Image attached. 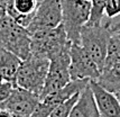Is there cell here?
<instances>
[{
	"label": "cell",
	"instance_id": "obj_1",
	"mask_svg": "<svg viewBox=\"0 0 120 117\" xmlns=\"http://www.w3.org/2000/svg\"><path fill=\"white\" fill-rule=\"evenodd\" d=\"M112 35L110 19L105 24L95 25L85 24L80 33V44L85 50L93 61L99 66L100 71L103 70L105 61L108 52L109 39Z\"/></svg>",
	"mask_w": 120,
	"mask_h": 117
},
{
	"label": "cell",
	"instance_id": "obj_2",
	"mask_svg": "<svg viewBox=\"0 0 120 117\" xmlns=\"http://www.w3.org/2000/svg\"><path fill=\"white\" fill-rule=\"evenodd\" d=\"M30 37V53L48 60L71 48L72 45L62 24L54 28L41 29L31 33Z\"/></svg>",
	"mask_w": 120,
	"mask_h": 117
},
{
	"label": "cell",
	"instance_id": "obj_3",
	"mask_svg": "<svg viewBox=\"0 0 120 117\" xmlns=\"http://www.w3.org/2000/svg\"><path fill=\"white\" fill-rule=\"evenodd\" d=\"M49 69V60L46 58L29 54L21 60L20 66L16 77V86L41 95Z\"/></svg>",
	"mask_w": 120,
	"mask_h": 117
},
{
	"label": "cell",
	"instance_id": "obj_4",
	"mask_svg": "<svg viewBox=\"0 0 120 117\" xmlns=\"http://www.w3.org/2000/svg\"><path fill=\"white\" fill-rule=\"evenodd\" d=\"M31 37L26 27L14 20L8 14L0 20V47L10 51L21 60L30 54Z\"/></svg>",
	"mask_w": 120,
	"mask_h": 117
},
{
	"label": "cell",
	"instance_id": "obj_5",
	"mask_svg": "<svg viewBox=\"0 0 120 117\" xmlns=\"http://www.w3.org/2000/svg\"><path fill=\"white\" fill-rule=\"evenodd\" d=\"M62 6V25L68 38L80 44V33L89 21L91 0H60Z\"/></svg>",
	"mask_w": 120,
	"mask_h": 117
},
{
	"label": "cell",
	"instance_id": "obj_6",
	"mask_svg": "<svg viewBox=\"0 0 120 117\" xmlns=\"http://www.w3.org/2000/svg\"><path fill=\"white\" fill-rule=\"evenodd\" d=\"M70 51L71 48L49 60V69L47 72L43 90L39 95V99H43L47 95L63 88L71 81V75L68 70L71 63Z\"/></svg>",
	"mask_w": 120,
	"mask_h": 117
},
{
	"label": "cell",
	"instance_id": "obj_7",
	"mask_svg": "<svg viewBox=\"0 0 120 117\" xmlns=\"http://www.w3.org/2000/svg\"><path fill=\"white\" fill-rule=\"evenodd\" d=\"M89 79L71 80L63 88L54 91L52 94L47 95L46 97H44L43 99H41L29 117H48L49 114L56 107H58L65 100H68V98H71L73 95L81 92L89 85Z\"/></svg>",
	"mask_w": 120,
	"mask_h": 117
},
{
	"label": "cell",
	"instance_id": "obj_8",
	"mask_svg": "<svg viewBox=\"0 0 120 117\" xmlns=\"http://www.w3.org/2000/svg\"><path fill=\"white\" fill-rule=\"evenodd\" d=\"M71 63H70V75L71 80L89 79L97 80L99 78L100 71L99 66L93 61V58L85 52L81 44L71 45Z\"/></svg>",
	"mask_w": 120,
	"mask_h": 117
},
{
	"label": "cell",
	"instance_id": "obj_9",
	"mask_svg": "<svg viewBox=\"0 0 120 117\" xmlns=\"http://www.w3.org/2000/svg\"><path fill=\"white\" fill-rule=\"evenodd\" d=\"M62 24V6L60 0H42L27 26L29 34L41 29L54 28Z\"/></svg>",
	"mask_w": 120,
	"mask_h": 117
},
{
	"label": "cell",
	"instance_id": "obj_10",
	"mask_svg": "<svg viewBox=\"0 0 120 117\" xmlns=\"http://www.w3.org/2000/svg\"><path fill=\"white\" fill-rule=\"evenodd\" d=\"M39 100L41 99L37 94L15 86L10 96L5 101L0 102V108L9 110L11 114L30 116Z\"/></svg>",
	"mask_w": 120,
	"mask_h": 117
},
{
	"label": "cell",
	"instance_id": "obj_11",
	"mask_svg": "<svg viewBox=\"0 0 120 117\" xmlns=\"http://www.w3.org/2000/svg\"><path fill=\"white\" fill-rule=\"evenodd\" d=\"M90 87L93 91L100 117H120V100L118 97L102 88L95 80H90Z\"/></svg>",
	"mask_w": 120,
	"mask_h": 117
},
{
	"label": "cell",
	"instance_id": "obj_12",
	"mask_svg": "<svg viewBox=\"0 0 120 117\" xmlns=\"http://www.w3.org/2000/svg\"><path fill=\"white\" fill-rule=\"evenodd\" d=\"M38 4V0H7V14L18 24L27 28Z\"/></svg>",
	"mask_w": 120,
	"mask_h": 117
},
{
	"label": "cell",
	"instance_id": "obj_13",
	"mask_svg": "<svg viewBox=\"0 0 120 117\" xmlns=\"http://www.w3.org/2000/svg\"><path fill=\"white\" fill-rule=\"evenodd\" d=\"M68 117H100V113L94 99L93 91L89 85L80 92L76 102L72 107Z\"/></svg>",
	"mask_w": 120,
	"mask_h": 117
},
{
	"label": "cell",
	"instance_id": "obj_14",
	"mask_svg": "<svg viewBox=\"0 0 120 117\" xmlns=\"http://www.w3.org/2000/svg\"><path fill=\"white\" fill-rule=\"evenodd\" d=\"M21 58L10 51L0 47V75L2 80L16 86V77L20 66Z\"/></svg>",
	"mask_w": 120,
	"mask_h": 117
},
{
	"label": "cell",
	"instance_id": "obj_15",
	"mask_svg": "<svg viewBox=\"0 0 120 117\" xmlns=\"http://www.w3.org/2000/svg\"><path fill=\"white\" fill-rule=\"evenodd\" d=\"M95 81L105 90L117 94L120 90V62L115 63L108 69L102 70Z\"/></svg>",
	"mask_w": 120,
	"mask_h": 117
},
{
	"label": "cell",
	"instance_id": "obj_16",
	"mask_svg": "<svg viewBox=\"0 0 120 117\" xmlns=\"http://www.w3.org/2000/svg\"><path fill=\"white\" fill-rule=\"evenodd\" d=\"M117 62H120V33L113 32L109 39L103 70L110 68Z\"/></svg>",
	"mask_w": 120,
	"mask_h": 117
},
{
	"label": "cell",
	"instance_id": "obj_17",
	"mask_svg": "<svg viewBox=\"0 0 120 117\" xmlns=\"http://www.w3.org/2000/svg\"><path fill=\"white\" fill-rule=\"evenodd\" d=\"M107 0H91V14L90 19L86 24L95 25L102 23V17L105 15V6Z\"/></svg>",
	"mask_w": 120,
	"mask_h": 117
},
{
	"label": "cell",
	"instance_id": "obj_18",
	"mask_svg": "<svg viewBox=\"0 0 120 117\" xmlns=\"http://www.w3.org/2000/svg\"><path fill=\"white\" fill-rule=\"evenodd\" d=\"M79 95H80V92L73 95L71 98H68V100H65L64 102H62L60 106L56 107V108L49 114L48 117H68V114L71 112L72 107L74 106V104L78 100Z\"/></svg>",
	"mask_w": 120,
	"mask_h": 117
},
{
	"label": "cell",
	"instance_id": "obj_19",
	"mask_svg": "<svg viewBox=\"0 0 120 117\" xmlns=\"http://www.w3.org/2000/svg\"><path fill=\"white\" fill-rule=\"evenodd\" d=\"M105 15L109 19L120 15V0H107L105 6Z\"/></svg>",
	"mask_w": 120,
	"mask_h": 117
},
{
	"label": "cell",
	"instance_id": "obj_20",
	"mask_svg": "<svg viewBox=\"0 0 120 117\" xmlns=\"http://www.w3.org/2000/svg\"><path fill=\"white\" fill-rule=\"evenodd\" d=\"M15 87L14 83H11L9 81H1L0 82V102L5 101L8 97L10 96L11 90Z\"/></svg>",
	"mask_w": 120,
	"mask_h": 117
},
{
	"label": "cell",
	"instance_id": "obj_21",
	"mask_svg": "<svg viewBox=\"0 0 120 117\" xmlns=\"http://www.w3.org/2000/svg\"><path fill=\"white\" fill-rule=\"evenodd\" d=\"M7 15V0H0V20Z\"/></svg>",
	"mask_w": 120,
	"mask_h": 117
},
{
	"label": "cell",
	"instance_id": "obj_22",
	"mask_svg": "<svg viewBox=\"0 0 120 117\" xmlns=\"http://www.w3.org/2000/svg\"><path fill=\"white\" fill-rule=\"evenodd\" d=\"M0 117H14V115L7 109L0 108Z\"/></svg>",
	"mask_w": 120,
	"mask_h": 117
},
{
	"label": "cell",
	"instance_id": "obj_23",
	"mask_svg": "<svg viewBox=\"0 0 120 117\" xmlns=\"http://www.w3.org/2000/svg\"><path fill=\"white\" fill-rule=\"evenodd\" d=\"M120 29V21L119 23H117V24H111V31H112V33L113 32H118Z\"/></svg>",
	"mask_w": 120,
	"mask_h": 117
},
{
	"label": "cell",
	"instance_id": "obj_24",
	"mask_svg": "<svg viewBox=\"0 0 120 117\" xmlns=\"http://www.w3.org/2000/svg\"><path fill=\"white\" fill-rule=\"evenodd\" d=\"M14 117H29V116H25V115H17V114H12Z\"/></svg>",
	"mask_w": 120,
	"mask_h": 117
},
{
	"label": "cell",
	"instance_id": "obj_25",
	"mask_svg": "<svg viewBox=\"0 0 120 117\" xmlns=\"http://www.w3.org/2000/svg\"><path fill=\"white\" fill-rule=\"evenodd\" d=\"M115 95H116V96H117V97H118V99H119V100H120V90L118 91L117 94H115Z\"/></svg>",
	"mask_w": 120,
	"mask_h": 117
},
{
	"label": "cell",
	"instance_id": "obj_26",
	"mask_svg": "<svg viewBox=\"0 0 120 117\" xmlns=\"http://www.w3.org/2000/svg\"><path fill=\"white\" fill-rule=\"evenodd\" d=\"M1 81H4V80H2V78H1V75H0V82H1Z\"/></svg>",
	"mask_w": 120,
	"mask_h": 117
},
{
	"label": "cell",
	"instance_id": "obj_27",
	"mask_svg": "<svg viewBox=\"0 0 120 117\" xmlns=\"http://www.w3.org/2000/svg\"><path fill=\"white\" fill-rule=\"evenodd\" d=\"M118 33H120V29H119V31H118Z\"/></svg>",
	"mask_w": 120,
	"mask_h": 117
}]
</instances>
